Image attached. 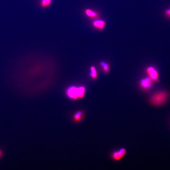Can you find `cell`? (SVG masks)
Wrapping results in <instances>:
<instances>
[{"label":"cell","instance_id":"cell-2","mask_svg":"<svg viewBox=\"0 0 170 170\" xmlns=\"http://www.w3.org/2000/svg\"><path fill=\"white\" fill-rule=\"evenodd\" d=\"M85 88L84 86L76 87L71 86L66 91V94L70 99H77L78 98H82L84 96Z\"/></svg>","mask_w":170,"mask_h":170},{"label":"cell","instance_id":"cell-1","mask_svg":"<svg viewBox=\"0 0 170 170\" xmlns=\"http://www.w3.org/2000/svg\"><path fill=\"white\" fill-rule=\"evenodd\" d=\"M168 98V93L166 91L157 92L152 95L149 99V103L155 106H162L166 103Z\"/></svg>","mask_w":170,"mask_h":170},{"label":"cell","instance_id":"cell-10","mask_svg":"<svg viewBox=\"0 0 170 170\" xmlns=\"http://www.w3.org/2000/svg\"><path fill=\"white\" fill-rule=\"evenodd\" d=\"M100 65L102 67L103 71L106 73H107L110 71V66L107 63L104 62H101L100 63Z\"/></svg>","mask_w":170,"mask_h":170},{"label":"cell","instance_id":"cell-12","mask_svg":"<svg viewBox=\"0 0 170 170\" xmlns=\"http://www.w3.org/2000/svg\"><path fill=\"white\" fill-rule=\"evenodd\" d=\"M165 14L166 16H167L168 17L170 18V8L169 9H167V10H166L165 12Z\"/></svg>","mask_w":170,"mask_h":170},{"label":"cell","instance_id":"cell-8","mask_svg":"<svg viewBox=\"0 0 170 170\" xmlns=\"http://www.w3.org/2000/svg\"><path fill=\"white\" fill-rule=\"evenodd\" d=\"M90 70H91V72H90V75L92 79L94 80L97 79L98 75L95 67L93 66H91Z\"/></svg>","mask_w":170,"mask_h":170},{"label":"cell","instance_id":"cell-5","mask_svg":"<svg viewBox=\"0 0 170 170\" xmlns=\"http://www.w3.org/2000/svg\"><path fill=\"white\" fill-rule=\"evenodd\" d=\"M147 73L149 78L153 82H157L159 80V75L158 71L152 67H148L147 69Z\"/></svg>","mask_w":170,"mask_h":170},{"label":"cell","instance_id":"cell-6","mask_svg":"<svg viewBox=\"0 0 170 170\" xmlns=\"http://www.w3.org/2000/svg\"><path fill=\"white\" fill-rule=\"evenodd\" d=\"M106 24V22L104 21L98 20L93 21V26L95 28L102 30L104 28Z\"/></svg>","mask_w":170,"mask_h":170},{"label":"cell","instance_id":"cell-7","mask_svg":"<svg viewBox=\"0 0 170 170\" xmlns=\"http://www.w3.org/2000/svg\"><path fill=\"white\" fill-rule=\"evenodd\" d=\"M85 13L86 16L92 19H97L99 17V15L98 13L89 9H85Z\"/></svg>","mask_w":170,"mask_h":170},{"label":"cell","instance_id":"cell-3","mask_svg":"<svg viewBox=\"0 0 170 170\" xmlns=\"http://www.w3.org/2000/svg\"><path fill=\"white\" fill-rule=\"evenodd\" d=\"M153 82L149 77L142 79L139 82V86L144 91L150 90L152 87Z\"/></svg>","mask_w":170,"mask_h":170},{"label":"cell","instance_id":"cell-11","mask_svg":"<svg viewBox=\"0 0 170 170\" xmlns=\"http://www.w3.org/2000/svg\"><path fill=\"white\" fill-rule=\"evenodd\" d=\"M52 0H41V6L43 8H45L49 6L51 3Z\"/></svg>","mask_w":170,"mask_h":170},{"label":"cell","instance_id":"cell-9","mask_svg":"<svg viewBox=\"0 0 170 170\" xmlns=\"http://www.w3.org/2000/svg\"><path fill=\"white\" fill-rule=\"evenodd\" d=\"M83 113L82 111H78L74 115L73 119L75 122H78L82 119Z\"/></svg>","mask_w":170,"mask_h":170},{"label":"cell","instance_id":"cell-13","mask_svg":"<svg viewBox=\"0 0 170 170\" xmlns=\"http://www.w3.org/2000/svg\"><path fill=\"white\" fill-rule=\"evenodd\" d=\"M2 155V153L1 151L0 150V157Z\"/></svg>","mask_w":170,"mask_h":170},{"label":"cell","instance_id":"cell-4","mask_svg":"<svg viewBox=\"0 0 170 170\" xmlns=\"http://www.w3.org/2000/svg\"><path fill=\"white\" fill-rule=\"evenodd\" d=\"M126 152V149L124 148H122L112 153L111 155V158L114 161H119L124 157Z\"/></svg>","mask_w":170,"mask_h":170}]
</instances>
